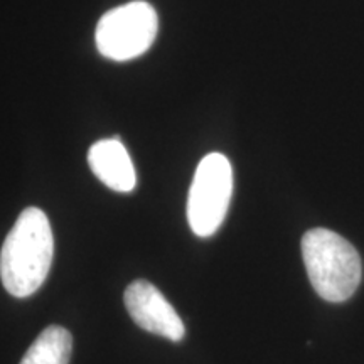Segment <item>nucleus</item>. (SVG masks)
Here are the masks:
<instances>
[{"mask_svg": "<svg viewBox=\"0 0 364 364\" xmlns=\"http://www.w3.org/2000/svg\"><path fill=\"white\" fill-rule=\"evenodd\" d=\"M73 338L61 326H49L27 349L21 364H68L71 359Z\"/></svg>", "mask_w": 364, "mask_h": 364, "instance_id": "7", "label": "nucleus"}, {"mask_svg": "<svg viewBox=\"0 0 364 364\" xmlns=\"http://www.w3.org/2000/svg\"><path fill=\"white\" fill-rule=\"evenodd\" d=\"M302 257L314 290L327 302H344L361 282V258L343 236L314 228L302 238Z\"/></svg>", "mask_w": 364, "mask_h": 364, "instance_id": "2", "label": "nucleus"}, {"mask_svg": "<svg viewBox=\"0 0 364 364\" xmlns=\"http://www.w3.org/2000/svg\"><path fill=\"white\" fill-rule=\"evenodd\" d=\"M125 307L135 324L152 334L179 341L184 338L186 327L176 309L167 302L161 290L147 280H135L125 290Z\"/></svg>", "mask_w": 364, "mask_h": 364, "instance_id": "5", "label": "nucleus"}, {"mask_svg": "<svg viewBox=\"0 0 364 364\" xmlns=\"http://www.w3.org/2000/svg\"><path fill=\"white\" fill-rule=\"evenodd\" d=\"M159 17L150 4L136 0L108 11L98 21L95 41L102 56L129 61L147 51L156 41Z\"/></svg>", "mask_w": 364, "mask_h": 364, "instance_id": "3", "label": "nucleus"}, {"mask_svg": "<svg viewBox=\"0 0 364 364\" xmlns=\"http://www.w3.org/2000/svg\"><path fill=\"white\" fill-rule=\"evenodd\" d=\"M54 240L48 216L27 208L17 218L0 252V279L14 297H29L48 277Z\"/></svg>", "mask_w": 364, "mask_h": 364, "instance_id": "1", "label": "nucleus"}, {"mask_svg": "<svg viewBox=\"0 0 364 364\" xmlns=\"http://www.w3.org/2000/svg\"><path fill=\"white\" fill-rule=\"evenodd\" d=\"M88 164L93 174L117 193H130L135 188L134 164L118 136L100 140L91 145Z\"/></svg>", "mask_w": 364, "mask_h": 364, "instance_id": "6", "label": "nucleus"}, {"mask_svg": "<svg viewBox=\"0 0 364 364\" xmlns=\"http://www.w3.org/2000/svg\"><path fill=\"white\" fill-rule=\"evenodd\" d=\"M233 193V169L223 154H209L199 162L188 198V221L194 235L208 238L225 221Z\"/></svg>", "mask_w": 364, "mask_h": 364, "instance_id": "4", "label": "nucleus"}]
</instances>
